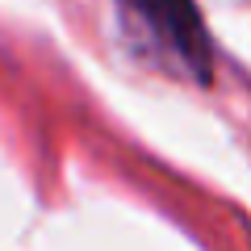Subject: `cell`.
<instances>
[{
  "label": "cell",
  "instance_id": "obj_1",
  "mask_svg": "<svg viewBox=\"0 0 251 251\" xmlns=\"http://www.w3.org/2000/svg\"><path fill=\"white\" fill-rule=\"evenodd\" d=\"M122 9L138 29H147L155 50L180 63V72L197 80L209 75V42L193 0H122Z\"/></svg>",
  "mask_w": 251,
  "mask_h": 251
}]
</instances>
